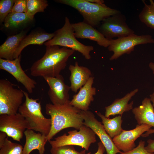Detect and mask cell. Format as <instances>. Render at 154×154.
<instances>
[{"instance_id": "obj_6", "label": "cell", "mask_w": 154, "mask_h": 154, "mask_svg": "<svg viewBox=\"0 0 154 154\" xmlns=\"http://www.w3.org/2000/svg\"><path fill=\"white\" fill-rule=\"evenodd\" d=\"M24 96L23 90L14 88L7 79H0V115L17 113Z\"/></svg>"}, {"instance_id": "obj_10", "label": "cell", "mask_w": 154, "mask_h": 154, "mask_svg": "<svg viewBox=\"0 0 154 154\" xmlns=\"http://www.w3.org/2000/svg\"><path fill=\"white\" fill-rule=\"evenodd\" d=\"M29 125L25 118L19 113L0 116V131L5 132L7 137L20 142Z\"/></svg>"}, {"instance_id": "obj_13", "label": "cell", "mask_w": 154, "mask_h": 154, "mask_svg": "<svg viewBox=\"0 0 154 154\" xmlns=\"http://www.w3.org/2000/svg\"><path fill=\"white\" fill-rule=\"evenodd\" d=\"M43 78L49 86L48 94L52 104L63 105L69 101L70 86L65 84L62 75L60 74L56 77Z\"/></svg>"}, {"instance_id": "obj_32", "label": "cell", "mask_w": 154, "mask_h": 154, "mask_svg": "<svg viewBox=\"0 0 154 154\" xmlns=\"http://www.w3.org/2000/svg\"><path fill=\"white\" fill-rule=\"evenodd\" d=\"M154 133V129H150L146 132L143 134L141 136L143 137H147L149 134ZM148 145L145 147V149L148 152L150 153H154V140L151 139H149L147 141Z\"/></svg>"}, {"instance_id": "obj_2", "label": "cell", "mask_w": 154, "mask_h": 154, "mask_svg": "<svg viewBox=\"0 0 154 154\" xmlns=\"http://www.w3.org/2000/svg\"><path fill=\"white\" fill-rule=\"evenodd\" d=\"M70 101L63 105L46 104V113L50 116L51 120V129L47 136L48 141L64 129L73 127L79 130L84 125L81 110L70 105Z\"/></svg>"}, {"instance_id": "obj_3", "label": "cell", "mask_w": 154, "mask_h": 154, "mask_svg": "<svg viewBox=\"0 0 154 154\" xmlns=\"http://www.w3.org/2000/svg\"><path fill=\"white\" fill-rule=\"evenodd\" d=\"M55 1L76 10L82 16L83 22L95 28H97L105 19L120 12L118 10L108 7L106 5L92 3L87 0Z\"/></svg>"}, {"instance_id": "obj_16", "label": "cell", "mask_w": 154, "mask_h": 154, "mask_svg": "<svg viewBox=\"0 0 154 154\" xmlns=\"http://www.w3.org/2000/svg\"><path fill=\"white\" fill-rule=\"evenodd\" d=\"M94 77L91 76L86 84L80 88L78 92L74 95L69 103L82 111L88 110L94 96L96 94V89L92 87Z\"/></svg>"}, {"instance_id": "obj_17", "label": "cell", "mask_w": 154, "mask_h": 154, "mask_svg": "<svg viewBox=\"0 0 154 154\" xmlns=\"http://www.w3.org/2000/svg\"><path fill=\"white\" fill-rule=\"evenodd\" d=\"M68 68L71 73L69 78L70 89L76 93L87 82L91 76L92 72L87 67L79 65L77 61L74 65H70Z\"/></svg>"}, {"instance_id": "obj_27", "label": "cell", "mask_w": 154, "mask_h": 154, "mask_svg": "<svg viewBox=\"0 0 154 154\" xmlns=\"http://www.w3.org/2000/svg\"><path fill=\"white\" fill-rule=\"evenodd\" d=\"M0 149V154H24L23 146L12 142L8 139L7 137Z\"/></svg>"}, {"instance_id": "obj_35", "label": "cell", "mask_w": 154, "mask_h": 154, "mask_svg": "<svg viewBox=\"0 0 154 154\" xmlns=\"http://www.w3.org/2000/svg\"><path fill=\"white\" fill-rule=\"evenodd\" d=\"M88 1L94 3L98 4L103 5H106L104 3V1L103 0H87Z\"/></svg>"}, {"instance_id": "obj_20", "label": "cell", "mask_w": 154, "mask_h": 154, "mask_svg": "<svg viewBox=\"0 0 154 154\" xmlns=\"http://www.w3.org/2000/svg\"><path fill=\"white\" fill-rule=\"evenodd\" d=\"M138 91V89H136L126 94L123 97L116 99L111 104L106 107L105 116L109 118L111 116L122 115L124 112L132 110L133 101H131L129 104L128 103L132 97Z\"/></svg>"}, {"instance_id": "obj_24", "label": "cell", "mask_w": 154, "mask_h": 154, "mask_svg": "<svg viewBox=\"0 0 154 154\" xmlns=\"http://www.w3.org/2000/svg\"><path fill=\"white\" fill-rule=\"evenodd\" d=\"M33 18L26 13H10L4 21L5 26L7 28H16L32 21Z\"/></svg>"}, {"instance_id": "obj_26", "label": "cell", "mask_w": 154, "mask_h": 154, "mask_svg": "<svg viewBox=\"0 0 154 154\" xmlns=\"http://www.w3.org/2000/svg\"><path fill=\"white\" fill-rule=\"evenodd\" d=\"M48 5L45 0H27V11L26 13L33 18L37 13L43 12Z\"/></svg>"}, {"instance_id": "obj_21", "label": "cell", "mask_w": 154, "mask_h": 154, "mask_svg": "<svg viewBox=\"0 0 154 154\" xmlns=\"http://www.w3.org/2000/svg\"><path fill=\"white\" fill-rule=\"evenodd\" d=\"M54 35V33L36 32L25 37L20 42L14 53V59L18 58L23 50L27 46L31 44L42 45L52 39Z\"/></svg>"}, {"instance_id": "obj_11", "label": "cell", "mask_w": 154, "mask_h": 154, "mask_svg": "<svg viewBox=\"0 0 154 154\" xmlns=\"http://www.w3.org/2000/svg\"><path fill=\"white\" fill-rule=\"evenodd\" d=\"M80 113L84 119V125L91 129L98 137L105 148L107 154H116L121 152L106 131L103 125L96 118L92 112L89 110L81 111Z\"/></svg>"}, {"instance_id": "obj_29", "label": "cell", "mask_w": 154, "mask_h": 154, "mask_svg": "<svg viewBox=\"0 0 154 154\" xmlns=\"http://www.w3.org/2000/svg\"><path fill=\"white\" fill-rule=\"evenodd\" d=\"M86 150L80 152L76 151L72 145H66L57 147H52L50 150L51 154H87Z\"/></svg>"}, {"instance_id": "obj_31", "label": "cell", "mask_w": 154, "mask_h": 154, "mask_svg": "<svg viewBox=\"0 0 154 154\" xmlns=\"http://www.w3.org/2000/svg\"><path fill=\"white\" fill-rule=\"evenodd\" d=\"M145 141L141 140L136 147L127 152H121L120 154H154V153H149L145 149Z\"/></svg>"}, {"instance_id": "obj_12", "label": "cell", "mask_w": 154, "mask_h": 154, "mask_svg": "<svg viewBox=\"0 0 154 154\" xmlns=\"http://www.w3.org/2000/svg\"><path fill=\"white\" fill-rule=\"evenodd\" d=\"M21 55L13 60L0 58V69L8 72L18 82L25 87L29 94L33 93L37 84L36 81L28 76L22 69L20 64Z\"/></svg>"}, {"instance_id": "obj_15", "label": "cell", "mask_w": 154, "mask_h": 154, "mask_svg": "<svg viewBox=\"0 0 154 154\" xmlns=\"http://www.w3.org/2000/svg\"><path fill=\"white\" fill-rule=\"evenodd\" d=\"M71 24L76 38L88 39L95 41L99 46L105 48L110 45V40L91 25L83 21L72 23Z\"/></svg>"}, {"instance_id": "obj_28", "label": "cell", "mask_w": 154, "mask_h": 154, "mask_svg": "<svg viewBox=\"0 0 154 154\" xmlns=\"http://www.w3.org/2000/svg\"><path fill=\"white\" fill-rule=\"evenodd\" d=\"M14 0L0 1V22L2 23L11 12L14 4Z\"/></svg>"}, {"instance_id": "obj_23", "label": "cell", "mask_w": 154, "mask_h": 154, "mask_svg": "<svg viewBox=\"0 0 154 154\" xmlns=\"http://www.w3.org/2000/svg\"><path fill=\"white\" fill-rule=\"evenodd\" d=\"M97 114L102 119L104 129L111 138L119 135L123 131L121 126L123 121L122 115L110 119L100 112L97 113Z\"/></svg>"}, {"instance_id": "obj_1", "label": "cell", "mask_w": 154, "mask_h": 154, "mask_svg": "<svg viewBox=\"0 0 154 154\" xmlns=\"http://www.w3.org/2000/svg\"><path fill=\"white\" fill-rule=\"evenodd\" d=\"M73 50L58 45L46 46L45 53L35 62L30 69L34 77H56L66 68L69 58L75 52Z\"/></svg>"}, {"instance_id": "obj_36", "label": "cell", "mask_w": 154, "mask_h": 154, "mask_svg": "<svg viewBox=\"0 0 154 154\" xmlns=\"http://www.w3.org/2000/svg\"><path fill=\"white\" fill-rule=\"evenodd\" d=\"M154 91L153 93L149 95L151 101L153 103L152 105L154 107V87L153 88Z\"/></svg>"}, {"instance_id": "obj_18", "label": "cell", "mask_w": 154, "mask_h": 154, "mask_svg": "<svg viewBox=\"0 0 154 154\" xmlns=\"http://www.w3.org/2000/svg\"><path fill=\"white\" fill-rule=\"evenodd\" d=\"M26 140L23 147L24 154H30L33 150H38L39 154H44L45 145L48 141L47 136L41 133H36L33 130L26 129L24 132Z\"/></svg>"}, {"instance_id": "obj_34", "label": "cell", "mask_w": 154, "mask_h": 154, "mask_svg": "<svg viewBox=\"0 0 154 154\" xmlns=\"http://www.w3.org/2000/svg\"><path fill=\"white\" fill-rule=\"evenodd\" d=\"M8 137L7 134L5 132H0V148L4 144L6 139Z\"/></svg>"}, {"instance_id": "obj_19", "label": "cell", "mask_w": 154, "mask_h": 154, "mask_svg": "<svg viewBox=\"0 0 154 154\" xmlns=\"http://www.w3.org/2000/svg\"><path fill=\"white\" fill-rule=\"evenodd\" d=\"M139 125L145 124L154 127V108L149 98H145L142 104L132 109Z\"/></svg>"}, {"instance_id": "obj_9", "label": "cell", "mask_w": 154, "mask_h": 154, "mask_svg": "<svg viewBox=\"0 0 154 154\" xmlns=\"http://www.w3.org/2000/svg\"><path fill=\"white\" fill-rule=\"evenodd\" d=\"M97 28L109 40L135 34L134 31L127 24L125 16L120 12L104 20Z\"/></svg>"}, {"instance_id": "obj_37", "label": "cell", "mask_w": 154, "mask_h": 154, "mask_svg": "<svg viewBox=\"0 0 154 154\" xmlns=\"http://www.w3.org/2000/svg\"><path fill=\"white\" fill-rule=\"evenodd\" d=\"M149 68L152 71L153 73L154 74V63L150 62L149 64Z\"/></svg>"}, {"instance_id": "obj_5", "label": "cell", "mask_w": 154, "mask_h": 154, "mask_svg": "<svg viewBox=\"0 0 154 154\" xmlns=\"http://www.w3.org/2000/svg\"><path fill=\"white\" fill-rule=\"evenodd\" d=\"M53 37L44 43L46 46L58 45L78 51L87 60L91 58L90 54L94 49L93 46L86 45L78 41L74 35V31L69 18L66 17L63 26L56 31Z\"/></svg>"}, {"instance_id": "obj_4", "label": "cell", "mask_w": 154, "mask_h": 154, "mask_svg": "<svg viewBox=\"0 0 154 154\" xmlns=\"http://www.w3.org/2000/svg\"><path fill=\"white\" fill-rule=\"evenodd\" d=\"M25 102L20 107L18 112L25 119L29 125V128L47 136L51 128L50 118H46L41 112L40 102L39 99L30 98L28 94L23 90Z\"/></svg>"}, {"instance_id": "obj_14", "label": "cell", "mask_w": 154, "mask_h": 154, "mask_svg": "<svg viewBox=\"0 0 154 154\" xmlns=\"http://www.w3.org/2000/svg\"><path fill=\"white\" fill-rule=\"evenodd\" d=\"M152 127L147 124H137L134 129L129 130H123L119 135L112 139L117 149L123 152L130 151L135 147V142L145 132L149 131Z\"/></svg>"}, {"instance_id": "obj_30", "label": "cell", "mask_w": 154, "mask_h": 154, "mask_svg": "<svg viewBox=\"0 0 154 154\" xmlns=\"http://www.w3.org/2000/svg\"><path fill=\"white\" fill-rule=\"evenodd\" d=\"M27 0H14V4L10 13H26Z\"/></svg>"}, {"instance_id": "obj_25", "label": "cell", "mask_w": 154, "mask_h": 154, "mask_svg": "<svg viewBox=\"0 0 154 154\" xmlns=\"http://www.w3.org/2000/svg\"><path fill=\"white\" fill-rule=\"evenodd\" d=\"M144 6L139 15L141 22L147 27L154 29V2L150 0V4L148 5L142 0Z\"/></svg>"}, {"instance_id": "obj_8", "label": "cell", "mask_w": 154, "mask_h": 154, "mask_svg": "<svg viewBox=\"0 0 154 154\" xmlns=\"http://www.w3.org/2000/svg\"><path fill=\"white\" fill-rule=\"evenodd\" d=\"M108 50L113 52L109 58L111 61L116 60L124 54H129L134 50L137 45L154 43V39L149 35H137L135 34L128 36L112 39Z\"/></svg>"}, {"instance_id": "obj_7", "label": "cell", "mask_w": 154, "mask_h": 154, "mask_svg": "<svg viewBox=\"0 0 154 154\" xmlns=\"http://www.w3.org/2000/svg\"><path fill=\"white\" fill-rule=\"evenodd\" d=\"M64 133L49 142L52 147H57L66 145L80 146L88 151L92 143L96 141V134L89 127L84 125L78 131L76 129Z\"/></svg>"}, {"instance_id": "obj_22", "label": "cell", "mask_w": 154, "mask_h": 154, "mask_svg": "<svg viewBox=\"0 0 154 154\" xmlns=\"http://www.w3.org/2000/svg\"><path fill=\"white\" fill-rule=\"evenodd\" d=\"M23 31L9 37L0 46V58L5 59L13 60L14 53L19 44L25 37Z\"/></svg>"}, {"instance_id": "obj_33", "label": "cell", "mask_w": 154, "mask_h": 154, "mask_svg": "<svg viewBox=\"0 0 154 154\" xmlns=\"http://www.w3.org/2000/svg\"><path fill=\"white\" fill-rule=\"evenodd\" d=\"M98 146L97 151L94 154H104L105 149L103 144L101 141L99 142L98 143ZM91 152H89L87 154H90Z\"/></svg>"}]
</instances>
